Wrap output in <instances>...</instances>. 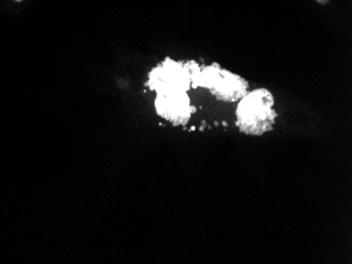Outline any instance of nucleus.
<instances>
[{
	"mask_svg": "<svg viewBox=\"0 0 352 264\" xmlns=\"http://www.w3.org/2000/svg\"><path fill=\"white\" fill-rule=\"evenodd\" d=\"M274 106V95L266 88L248 93L237 104L236 125L239 131L251 136H262L272 131L278 118Z\"/></svg>",
	"mask_w": 352,
	"mask_h": 264,
	"instance_id": "f257e3e1",
	"label": "nucleus"
},
{
	"mask_svg": "<svg viewBox=\"0 0 352 264\" xmlns=\"http://www.w3.org/2000/svg\"><path fill=\"white\" fill-rule=\"evenodd\" d=\"M199 86L208 88L221 101L236 102L248 94L249 84L239 75L212 64L201 68L197 82V88Z\"/></svg>",
	"mask_w": 352,
	"mask_h": 264,
	"instance_id": "f03ea898",
	"label": "nucleus"
},
{
	"mask_svg": "<svg viewBox=\"0 0 352 264\" xmlns=\"http://www.w3.org/2000/svg\"><path fill=\"white\" fill-rule=\"evenodd\" d=\"M148 86L157 93L187 92L191 88V62L182 64L166 59L150 73Z\"/></svg>",
	"mask_w": 352,
	"mask_h": 264,
	"instance_id": "7ed1b4c3",
	"label": "nucleus"
},
{
	"mask_svg": "<svg viewBox=\"0 0 352 264\" xmlns=\"http://www.w3.org/2000/svg\"><path fill=\"white\" fill-rule=\"evenodd\" d=\"M187 92L157 93L155 108L158 115L174 124H186L192 114L195 113V106L190 104Z\"/></svg>",
	"mask_w": 352,
	"mask_h": 264,
	"instance_id": "20e7f679",
	"label": "nucleus"
},
{
	"mask_svg": "<svg viewBox=\"0 0 352 264\" xmlns=\"http://www.w3.org/2000/svg\"><path fill=\"white\" fill-rule=\"evenodd\" d=\"M316 3H321V5H327L329 0H316Z\"/></svg>",
	"mask_w": 352,
	"mask_h": 264,
	"instance_id": "39448f33",
	"label": "nucleus"
},
{
	"mask_svg": "<svg viewBox=\"0 0 352 264\" xmlns=\"http://www.w3.org/2000/svg\"><path fill=\"white\" fill-rule=\"evenodd\" d=\"M15 1H19H19H23V0H15Z\"/></svg>",
	"mask_w": 352,
	"mask_h": 264,
	"instance_id": "423d86ee",
	"label": "nucleus"
}]
</instances>
